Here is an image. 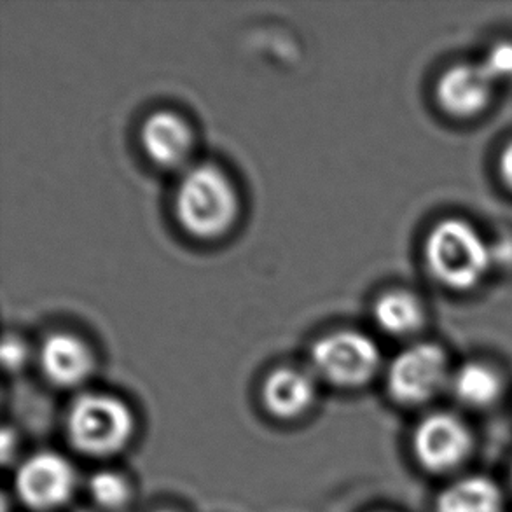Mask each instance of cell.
Returning <instances> with one entry per match:
<instances>
[{
	"mask_svg": "<svg viewBox=\"0 0 512 512\" xmlns=\"http://www.w3.org/2000/svg\"><path fill=\"white\" fill-rule=\"evenodd\" d=\"M499 168L504 184L512 191V142L500 154Z\"/></svg>",
	"mask_w": 512,
	"mask_h": 512,
	"instance_id": "cell-19",
	"label": "cell"
},
{
	"mask_svg": "<svg viewBox=\"0 0 512 512\" xmlns=\"http://www.w3.org/2000/svg\"><path fill=\"white\" fill-rule=\"evenodd\" d=\"M135 434L132 408L118 395L83 392L70 402L65 436L84 457L109 458L125 450Z\"/></svg>",
	"mask_w": 512,
	"mask_h": 512,
	"instance_id": "cell-3",
	"label": "cell"
},
{
	"mask_svg": "<svg viewBox=\"0 0 512 512\" xmlns=\"http://www.w3.org/2000/svg\"><path fill=\"white\" fill-rule=\"evenodd\" d=\"M261 399L271 416L296 420L308 413L317 399V376L301 367H277L266 376Z\"/></svg>",
	"mask_w": 512,
	"mask_h": 512,
	"instance_id": "cell-11",
	"label": "cell"
},
{
	"mask_svg": "<svg viewBox=\"0 0 512 512\" xmlns=\"http://www.w3.org/2000/svg\"><path fill=\"white\" fill-rule=\"evenodd\" d=\"M376 326L383 333L402 338L420 331L425 320L422 301L408 291H388L373 306Z\"/></svg>",
	"mask_w": 512,
	"mask_h": 512,
	"instance_id": "cell-14",
	"label": "cell"
},
{
	"mask_svg": "<svg viewBox=\"0 0 512 512\" xmlns=\"http://www.w3.org/2000/svg\"><path fill=\"white\" fill-rule=\"evenodd\" d=\"M493 88L481 63H457L437 79V104L453 118H474L492 102Z\"/></svg>",
	"mask_w": 512,
	"mask_h": 512,
	"instance_id": "cell-9",
	"label": "cell"
},
{
	"mask_svg": "<svg viewBox=\"0 0 512 512\" xmlns=\"http://www.w3.org/2000/svg\"><path fill=\"white\" fill-rule=\"evenodd\" d=\"M423 257L432 277L451 291H471L492 270L490 242L462 219H444L430 229Z\"/></svg>",
	"mask_w": 512,
	"mask_h": 512,
	"instance_id": "cell-2",
	"label": "cell"
},
{
	"mask_svg": "<svg viewBox=\"0 0 512 512\" xmlns=\"http://www.w3.org/2000/svg\"><path fill=\"white\" fill-rule=\"evenodd\" d=\"M511 483H512V465H511Z\"/></svg>",
	"mask_w": 512,
	"mask_h": 512,
	"instance_id": "cell-22",
	"label": "cell"
},
{
	"mask_svg": "<svg viewBox=\"0 0 512 512\" xmlns=\"http://www.w3.org/2000/svg\"><path fill=\"white\" fill-rule=\"evenodd\" d=\"M481 67L492 77L493 83L512 81V42L502 41L493 44L481 60Z\"/></svg>",
	"mask_w": 512,
	"mask_h": 512,
	"instance_id": "cell-16",
	"label": "cell"
},
{
	"mask_svg": "<svg viewBox=\"0 0 512 512\" xmlns=\"http://www.w3.org/2000/svg\"><path fill=\"white\" fill-rule=\"evenodd\" d=\"M140 146L156 167L184 172L193 165L196 135L182 114L161 109L144 119L140 128Z\"/></svg>",
	"mask_w": 512,
	"mask_h": 512,
	"instance_id": "cell-8",
	"label": "cell"
},
{
	"mask_svg": "<svg viewBox=\"0 0 512 512\" xmlns=\"http://www.w3.org/2000/svg\"><path fill=\"white\" fill-rule=\"evenodd\" d=\"M240 212V191L224 168L198 161L180 173L173 214L187 235L203 242L221 240L233 231Z\"/></svg>",
	"mask_w": 512,
	"mask_h": 512,
	"instance_id": "cell-1",
	"label": "cell"
},
{
	"mask_svg": "<svg viewBox=\"0 0 512 512\" xmlns=\"http://www.w3.org/2000/svg\"><path fill=\"white\" fill-rule=\"evenodd\" d=\"M413 453L425 471L434 474L455 471L471 455L474 439L469 427L451 413H432L416 425Z\"/></svg>",
	"mask_w": 512,
	"mask_h": 512,
	"instance_id": "cell-7",
	"label": "cell"
},
{
	"mask_svg": "<svg viewBox=\"0 0 512 512\" xmlns=\"http://www.w3.org/2000/svg\"><path fill=\"white\" fill-rule=\"evenodd\" d=\"M450 388L460 404L467 408L483 409L499 401L504 383L492 366L472 360L453 371Z\"/></svg>",
	"mask_w": 512,
	"mask_h": 512,
	"instance_id": "cell-13",
	"label": "cell"
},
{
	"mask_svg": "<svg viewBox=\"0 0 512 512\" xmlns=\"http://www.w3.org/2000/svg\"><path fill=\"white\" fill-rule=\"evenodd\" d=\"M154 512H175V511H170V509H158V511H154Z\"/></svg>",
	"mask_w": 512,
	"mask_h": 512,
	"instance_id": "cell-21",
	"label": "cell"
},
{
	"mask_svg": "<svg viewBox=\"0 0 512 512\" xmlns=\"http://www.w3.org/2000/svg\"><path fill=\"white\" fill-rule=\"evenodd\" d=\"M490 254L493 266H512V238L511 236H497L490 240Z\"/></svg>",
	"mask_w": 512,
	"mask_h": 512,
	"instance_id": "cell-18",
	"label": "cell"
},
{
	"mask_svg": "<svg viewBox=\"0 0 512 512\" xmlns=\"http://www.w3.org/2000/svg\"><path fill=\"white\" fill-rule=\"evenodd\" d=\"M312 371L334 387L359 388L373 380L381 366L380 348L373 338L353 329L324 334L310 353Z\"/></svg>",
	"mask_w": 512,
	"mask_h": 512,
	"instance_id": "cell-4",
	"label": "cell"
},
{
	"mask_svg": "<svg viewBox=\"0 0 512 512\" xmlns=\"http://www.w3.org/2000/svg\"><path fill=\"white\" fill-rule=\"evenodd\" d=\"M11 451H14V432L4 430V434H2V457H4V462L9 460Z\"/></svg>",
	"mask_w": 512,
	"mask_h": 512,
	"instance_id": "cell-20",
	"label": "cell"
},
{
	"mask_svg": "<svg viewBox=\"0 0 512 512\" xmlns=\"http://www.w3.org/2000/svg\"><path fill=\"white\" fill-rule=\"evenodd\" d=\"M27 357V345L20 338L7 334L2 343V364L7 371H20L21 367L25 366Z\"/></svg>",
	"mask_w": 512,
	"mask_h": 512,
	"instance_id": "cell-17",
	"label": "cell"
},
{
	"mask_svg": "<svg viewBox=\"0 0 512 512\" xmlns=\"http://www.w3.org/2000/svg\"><path fill=\"white\" fill-rule=\"evenodd\" d=\"M450 360L441 346L420 343L402 350L388 364V395L402 406H418L450 387Z\"/></svg>",
	"mask_w": 512,
	"mask_h": 512,
	"instance_id": "cell-5",
	"label": "cell"
},
{
	"mask_svg": "<svg viewBox=\"0 0 512 512\" xmlns=\"http://www.w3.org/2000/svg\"><path fill=\"white\" fill-rule=\"evenodd\" d=\"M499 485L486 476H465L444 486L437 495L436 512H502Z\"/></svg>",
	"mask_w": 512,
	"mask_h": 512,
	"instance_id": "cell-12",
	"label": "cell"
},
{
	"mask_svg": "<svg viewBox=\"0 0 512 512\" xmlns=\"http://www.w3.org/2000/svg\"><path fill=\"white\" fill-rule=\"evenodd\" d=\"M39 366L44 378L58 388H77L95 371V353L74 333L56 331L42 341Z\"/></svg>",
	"mask_w": 512,
	"mask_h": 512,
	"instance_id": "cell-10",
	"label": "cell"
},
{
	"mask_svg": "<svg viewBox=\"0 0 512 512\" xmlns=\"http://www.w3.org/2000/svg\"><path fill=\"white\" fill-rule=\"evenodd\" d=\"M88 495L98 509L116 512L130 504L133 488L121 472L104 469L91 474L88 479Z\"/></svg>",
	"mask_w": 512,
	"mask_h": 512,
	"instance_id": "cell-15",
	"label": "cell"
},
{
	"mask_svg": "<svg viewBox=\"0 0 512 512\" xmlns=\"http://www.w3.org/2000/svg\"><path fill=\"white\" fill-rule=\"evenodd\" d=\"M77 488V472L67 458L55 451H37L14 472V493L23 506L35 512L65 506Z\"/></svg>",
	"mask_w": 512,
	"mask_h": 512,
	"instance_id": "cell-6",
	"label": "cell"
}]
</instances>
